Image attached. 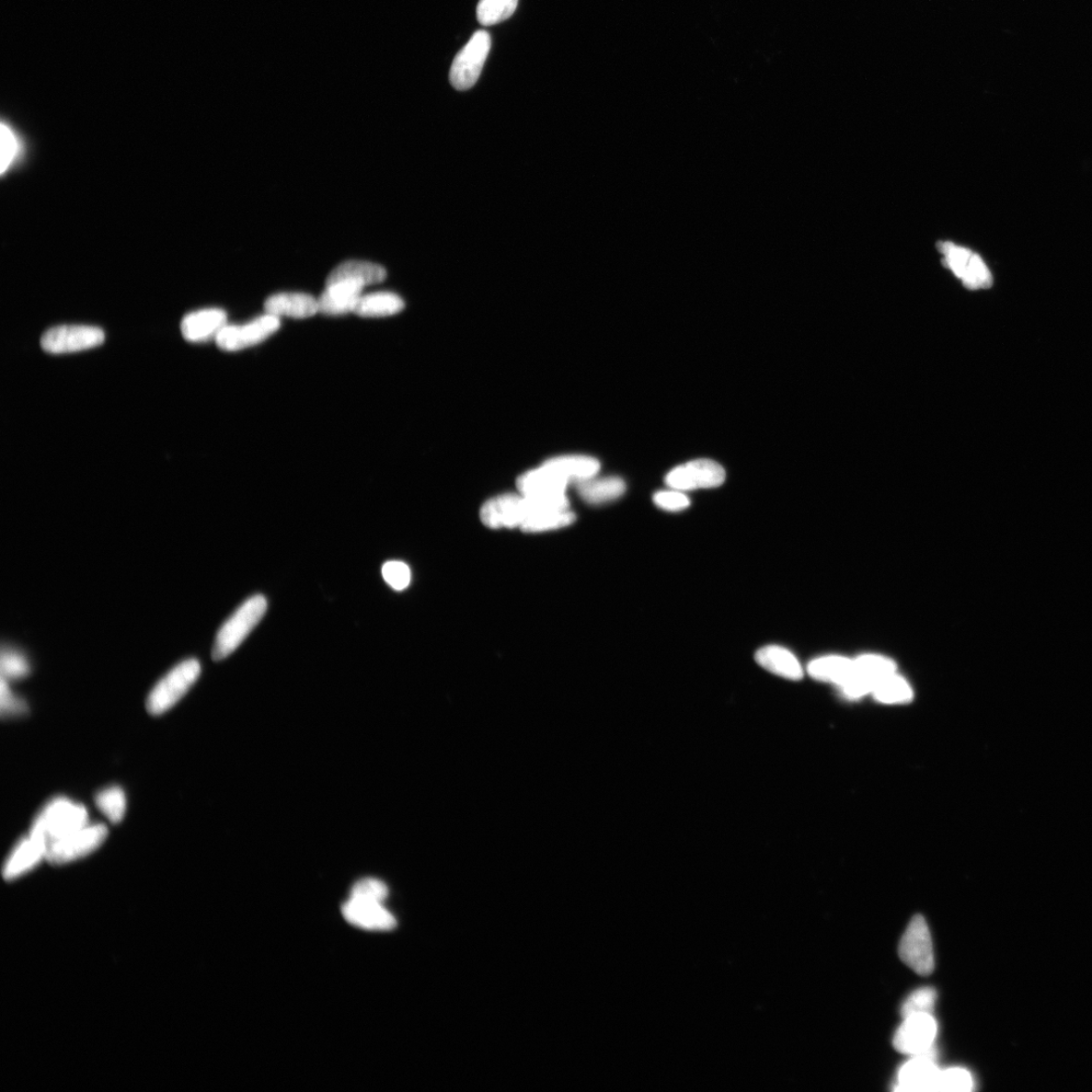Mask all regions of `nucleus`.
<instances>
[{
	"instance_id": "7ed1b4c3",
	"label": "nucleus",
	"mask_w": 1092,
	"mask_h": 1092,
	"mask_svg": "<svg viewBox=\"0 0 1092 1092\" xmlns=\"http://www.w3.org/2000/svg\"><path fill=\"white\" fill-rule=\"evenodd\" d=\"M267 611L266 597H250L218 630L214 643L213 659L222 661L234 652L260 623Z\"/></svg>"
},
{
	"instance_id": "6e6552de",
	"label": "nucleus",
	"mask_w": 1092,
	"mask_h": 1092,
	"mask_svg": "<svg viewBox=\"0 0 1092 1092\" xmlns=\"http://www.w3.org/2000/svg\"><path fill=\"white\" fill-rule=\"evenodd\" d=\"M105 342V332L99 327L61 325L48 329L41 337V348L51 354L83 351Z\"/></svg>"
},
{
	"instance_id": "c9c22d12",
	"label": "nucleus",
	"mask_w": 1092,
	"mask_h": 1092,
	"mask_svg": "<svg viewBox=\"0 0 1092 1092\" xmlns=\"http://www.w3.org/2000/svg\"><path fill=\"white\" fill-rule=\"evenodd\" d=\"M0 707H2V715L4 717L24 715L28 710L25 701L11 691L8 682L3 679V678L2 687H0Z\"/></svg>"
},
{
	"instance_id": "f704fd0d",
	"label": "nucleus",
	"mask_w": 1092,
	"mask_h": 1092,
	"mask_svg": "<svg viewBox=\"0 0 1092 1092\" xmlns=\"http://www.w3.org/2000/svg\"><path fill=\"white\" fill-rule=\"evenodd\" d=\"M653 503L659 508L678 512L685 510L689 507L690 499L685 495L684 492L671 489L669 491H660L653 495Z\"/></svg>"
},
{
	"instance_id": "b1692460",
	"label": "nucleus",
	"mask_w": 1092,
	"mask_h": 1092,
	"mask_svg": "<svg viewBox=\"0 0 1092 1092\" xmlns=\"http://www.w3.org/2000/svg\"><path fill=\"white\" fill-rule=\"evenodd\" d=\"M405 304L392 293H375L362 296L354 308V314L361 317H387L403 311Z\"/></svg>"
},
{
	"instance_id": "c756f323",
	"label": "nucleus",
	"mask_w": 1092,
	"mask_h": 1092,
	"mask_svg": "<svg viewBox=\"0 0 1092 1092\" xmlns=\"http://www.w3.org/2000/svg\"><path fill=\"white\" fill-rule=\"evenodd\" d=\"M974 1079L964 1068H949L941 1071L935 1092H969L974 1089Z\"/></svg>"
},
{
	"instance_id": "72a5a7b5",
	"label": "nucleus",
	"mask_w": 1092,
	"mask_h": 1092,
	"mask_svg": "<svg viewBox=\"0 0 1092 1092\" xmlns=\"http://www.w3.org/2000/svg\"><path fill=\"white\" fill-rule=\"evenodd\" d=\"M385 581L396 591H403L411 583L410 568L403 561L390 560L382 569Z\"/></svg>"
},
{
	"instance_id": "5701e85b",
	"label": "nucleus",
	"mask_w": 1092,
	"mask_h": 1092,
	"mask_svg": "<svg viewBox=\"0 0 1092 1092\" xmlns=\"http://www.w3.org/2000/svg\"><path fill=\"white\" fill-rule=\"evenodd\" d=\"M855 670L854 660L844 657H824L812 661L809 664V674L813 679L835 684L838 687L845 684Z\"/></svg>"
},
{
	"instance_id": "a211bd4d",
	"label": "nucleus",
	"mask_w": 1092,
	"mask_h": 1092,
	"mask_svg": "<svg viewBox=\"0 0 1092 1092\" xmlns=\"http://www.w3.org/2000/svg\"><path fill=\"white\" fill-rule=\"evenodd\" d=\"M226 325L227 314L223 309H205L183 317L180 330L187 341L204 342L216 339Z\"/></svg>"
},
{
	"instance_id": "cd10ccee",
	"label": "nucleus",
	"mask_w": 1092,
	"mask_h": 1092,
	"mask_svg": "<svg viewBox=\"0 0 1092 1092\" xmlns=\"http://www.w3.org/2000/svg\"><path fill=\"white\" fill-rule=\"evenodd\" d=\"M519 0H480L477 18L481 26L497 25L513 16Z\"/></svg>"
},
{
	"instance_id": "dca6fc26",
	"label": "nucleus",
	"mask_w": 1092,
	"mask_h": 1092,
	"mask_svg": "<svg viewBox=\"0 0 1092 1092\" xmlns=\"http://www.w3.org/2000/svg\"><path fill=\"white\" fill-rule=\"evenodd\" d=\"M46 845L29 834L21 838L8 855L3 868L4 878L11 881L24 876L46 860Z\"/></svg>"
},
{
	"instance_id": "ddd939ff",
	"label": "nucleus",
	"mask_w": 1092,
	"mask_h": 1092,
	"mask_svg": "<svg viewBox=\"0 0 1092 1092\" xmlns=\"http://www.w3.org/2000/svg\"><path fill=\"white\" fill-rule=\"evenodd\" d=\"M528 514L526 499L520 493L493 498L480 511L481 522L493 530L521 527Z\"/></svg>"
},
{
	"instance_id": "20e7f679",
	"label": "nucleus",
	"mask_w": 1092,
	"mask_h": 1092,
	"mask_svg": "<svg viewBox=\"0 0 1092 1092\" xmlns=\"http://www.w3.org/2000/svg\"><path fill=\"white\" fill-rule=\"evenodd\" d=\"M202 672L198 660L190 659L178 664L161 679L149 694L146 706L149 714L160 716L174 707L197 682Z\"/></svg>"
},
{
	"instance_id": "f3484780",
	"label": "nucleus",
	"mask_w": 1092,
	"mask_h": 1092,
	"mask_svg": "<svg viewBox=\"0 0 1092 1092\" xmlns=\"http://www.w3.org/2000/svg\"><path fill=\"white\" fill-rule=\"evenodd\" d=\"M363 289L362 284L351 281L326 284L325 291L318 298L319 313L330 316L353 313Z\"/></svg>"
},
{
	"instance_id": "473e14b6",
	"label": "nucleus",
	"mask_w": 1092,
	"mask_h": 1092,
	"mask_svg": "<svg viewBox=\"0 0 1092 1092\" xmlns=\"http://www.w3.org/2000/svg\"><path fill=\"white\" fill-rule=\"evenodd\" d=\"M388 895L387 885L381 880L365 878L353 885L350 899L384 903Z\"/></svg>"
},
{
	"instance_id": "2eb2a0df",
	"label": "nucleus",
	"mask_w": 1092,
	"mask_h": 1092,
	"mask_svg": "<svg viewBox=\"0 0 1092 1092\" xmlns=\"http://www.w3.org/2000/svg\"><path fill=\"white\" fill-rule=\"evenodd\" d=\"M342 914L350 925L367 930L387 932L397 926L395 916L383 903L349 899L342 905Z\"/></svg>"
},
{
	"instance_id": "f8f14e48",
	"label": "nucleus",
	"mask_w": 1092,
	"mask_h": 1092,
	"mask_svg": "<svg viewBox=\"0 0 1092 1092\" xmlns=\"http://www.w3.org/2000/svg\"><path fill=\"white\" fill-rule=\"evenodd\" d=\"M280 326L279 317L267 314L243 326L226 325L215 340L222 350H243L267 340Z\"/></svg>"
},
{
	"instance_id": "a878e982",
	"label": "nucleus",
	"mask_w": 1092,
	"mask_h": 1092,
	"mask_svg": "<svg viewBox=\"0 0 1092 1092\" xmlns=\"http://www.w3.org/2000/svg\"><path fill=\"white\" fill-rule=\"evenodd\" d=\"M872 695L884 704H907L914 697L912 687L896 673L883 678L874 688Z\"/></svg>"
},
{
	"instance_id": "bb28decb",
	"label": "nucleus",
	"mask_w": 1092,
	"mask_h": 1092,
	"mask_svg": "<svg viewBox=\"0 0 1092 1092\" xmlns=\"http://www.w3.org/2000/svg\"><path fill=\"white\" fill-rule=\"evenodd\" d=\"M576 520V516L568 510L549 511L531 515L522 524L521 531L527 533H546L567 527Z\"/></svg>"
},
{
	"instance_id": "1a4fd4ad",
	"label": "nucleus",
	"mask_w": 1092,
	"mask_h": 1092,
	"mask_svg": "<svg viewBox=\"0 0 1092 1092\" xmlns=\"http://www.w3.org/2000/svg\"><path fill=\"white\" fill-rule=\"evenodd\" d=\"M726 480V470L711 459H696L673 468L665 476V484L682 492L719 487Z\"/></svg>"
},
{
	"instance_id": "c85d7f7f",
	"label": "nucleus",
	"mask_w": 1092,
	"mask_h": 1092,
	"mask_svg": "<svg viewBox=\"0 0 1092 1092\" xmlns=\"http://www.w3.org/2000/svg\"><path fill=\"white\" fill-rule=\"evenodd\" d=\"M96 803L99 810L106 815L112 823H119L123 821L126 809V799L122 788L112 786L103 789L97 796Z\"/></svg>"
},
{
	"instance_id": "f03ea898",
	"label": "nucleus",
	"mask_w": 1092,
	"mask_h": 1092,
	"mask_svg": "<svg viewBox=\"0 0 1092 1092\" xmlns=\"http://www.w3.org/2000/svg\"><path fill=\"white\" fill-rule=\"evenodd\" d=\"M87 823L88 812L83 804L57 797L46 804L33 820L30 834L48 848Z\"/></svg>"
},
{
	"instance_id": "e433bc0d",
	"label": "nucleus",
	"mask_w": 1092,
	"mask_h": 1092,
	"mask_svg": "<svg viewBox=\"0 0 1092 1092\" xmlns=\"http://www.w3.org/2000/svg\"><path fill=\"white\" fill-rule=\"evenodd\" d=\"M0 135H2V138H0V142H2V160H0V163H2V172L4 174L15 159L18 144L14 133L5 124L2 125Z\"/></svg>"
},
{
	"instance_id": "6ab92c4d",
	"label": "nucleus",
	"mask_w": 1092,
	"mask_h": 1092,
	"mask_svg": "<svg viewBox=\"0 0 1092 1092\" xmlns=\"http://www.w3.org/2000/svg\"><path fill=\"white\" fill-rule=\"evenodd\" d=\"M267 314L305 319L319 313L318 298L302 293L273 295L264 303Z\"/></svg>"
},
{
	"instance_id": "393cba45",
	"label": "nucleus",
	"mask_w": 1092,
	"mask_h": 1092,
	"mask_svg": "<svg viewBox=\"0 0 1092 1092\" xmlns=\"http://www.w3.org/2000/svg\"><path fill=\"white\" fill-rule=\"evenodd\" d=\"M854 676L869 683L873 690L883 678L896 672V665L888 658L881 655L867 654L854 660ZM873 692V691H872Z\"/></svg>"
},
{
	"instance_id": "39448f33",
	"label": "nucleus",
	"mask_w": 1092,
	"mask_h": 1092,
	"mask_svg": "<svg viewBox=\"0 0 1092 1092\" xmlns=\"http://www.w3.org/2000/svg\"><path fill=\"white\" fill-rule=\"evenodd\" d=\"M109 835L108 827L101 823H87L59 842L47 848L46 861L53 865H63L83 859L100 848Z\"/></svg>"
},
{
	"instance_id": "9d476101",
	"label": "nucleus",
	"mask_w": 1092,
	"mask_h": 1092,
	"mask_svg": "<svg viewBox=\"0 0 1092 1092\" xmlns=\"http://www.w3.org/2000/svg\"><path fill=\"white\" fill-rule=\"evenodd\" d=\"M938 1025L932 1014H917L904 1018L896 1031L893 1045L901 1053L915 1056L934 1049Z\"/></svg>"
},
{
	"instance_id": "9b49d317",
	"label": "nucleus",
	"mask_w": 1092,
	"mask_h": 1092,
	"mask_svg": "<svg viewBox=\"0 0 1092 1092\" xmlns=\"http://www.w3.org/2000/svg\"><path fill=\"white\" fill-rule=\"evenodd\" d=\"M938 248L945 256V267L952 270L969 290L992 286L993 275L980 257L947 243H939Z\"/></svg>"
},
{
	"instance_id": "aec40b11",
	"label": "nucleus",
	"mask_w": 1092,
	"mask_h": 1092,
	"mask_svg": "<svg viewBox=\"0 0 1092 1092\" xmlns=\"http://www.w3.org/2000/svg\"><path fill=\"white\" fill-rule=\"evenodd\" d=\"M756 662L765 670L784 679L798 681L802 679V666L790 651L778 646H768L758 650L755 655Z\"/></svg>"
},
{
	"instance_id": "4468645a",
	"label": "nucleus",
	"mask_w": 1092,
	"mask_h": 1092,
	"mask_svg": "<svg viewBox=\"0 0 1092 1092\" xmlns=\"http://www.w3.org/2000/svg\"><path fill=\"white\" fill-rule=\"evenodd\" d=\"M936 1051L913 1056L899 1072L895 1090L905 1092H935L940 1074Z\"/></svg>"
},
{
	"instance_id": "412c9836",
	"label": "nucleus",
	"mask_w": 1092,
	"mask_h": 1092,
	"mask_svg": "<svg viewBox=\"0 0 1092 1092\" xmlns=\"http://www.w3.org/2000/svg\"><path fill=\"white\" fill-rule=\"evenodd\" d=\"M386 278V270L378 266V264L369 261L349 260L339 264L338 267L329 273L326 284L340 281H351L359 283L365 287L382 283Z\"/></svg>"
},
{
	"instance_id": "423d86ee",
	"label": "nucleus",
	"mask_w": 1092,
	"mask_h": 1092,
	"mask_svg": "<svg viewBox=\"0 0 1092 1092\" xmlns=\"http://www.w3.org/2000/svg\"><path fill=\"white\" fill-rule=\"evenodd\" d=\"M491 44L490 33L486 31H478L458 52L450 72L451 84L455 89L467 90L477 84L487 60Z\"/></svg>"
},
{
	"instance_id": "2f4dec72",
	"label": "nucleus",
	"mask_w": 1092,
	"mask_h": 1092,
	"mask_svg": "<svg viewBox=\"0 0 1092 1092\" xmlns=\"http://www.w3.org/2000/svg\"><path fill=\"white\" fill-rule=\"evenodd\" d=\"M31 672L30 664L24 654L13 650H3L2 678L9 681L24 679Z\"/></svg>"
},
{
	"instance_id": "f257e3e1",
	"label": "nucleus",
	"mask_w": 1092,
	"mask_h": 1092,
	"mask_svg": "<svg viewBox=\"0 0 1092 1092\" xmlns=\"http://www.w3.org/2000/svg\"><path fill=\"white\" fill-rule=\"evenodd\" d=\"M600 463L588 455H559L526 471L517 480L522 495L570 505L567 490L599 474Z\"/></svg>"
},
{
	"instance_id": "4be33fe9",
	"label": "nucleus",
	"mask_w": 1092,
	"mask_h": 1092,
	"mask_svg": "<svg viewBox=\"0 0 1092 1092\" xmlns=\"http://www.w3.org/2000/svg\"><path fill=\"white\" fill-rule=\"evenodd\" d=\"M579 496L585 503L602 505L614 501L624 495L626 490L625 481L618 477L595 476L585 480L576 485Z\"/></svg>"
},
{
	"instance_id": "0eeeda50",
	"label": "nucleus",
	"mask_w": 1092,
	"mask_h": 1092,
	"mask_svg": "<svg viewBox=\"0 0 1092 1092\" xmlns=\"http://www.w3.org/2000/svg\"><path fill=\"white\" fill-rule=\"evenodd\" d=\"M900 956L915 973L923 976L933 973V942L924 916L915 915L908 925L901 941Z\"/></svg>"
},
{
	"instance_id": "7c9ffc66",
	"label": "nucleus",
	"mask_w": 1092,
	"mask_h": 1092,
	"mask_svg": "<svg viewBox=\"0 0 1092 1092\" xmlns=\"http://www.w3.org/2000/svg\"><path fill=\"white\" fill-rule=\"evenodd\" d=\"M936 1000L937 992L934 988H919L906 998L901 1006V1016L904 1019L917 1014H933Z\"/></svg>"
}]
</instances>
